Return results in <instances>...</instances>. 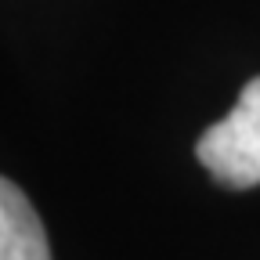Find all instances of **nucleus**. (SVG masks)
Returning a JSON list of instances; mask_svg holds the SVG:
<instances>
[{
	"label": "nucleus",
	"mask_w": 260,
	"mask_h": 260,
	"mask_svg": "<svg viewBox=\"0 0 260 260\" xmlns=\"http://www.w3.org/2000/svg\"><path fill=\"white\" fill-rule=\"evenodd\" d=\"M195 155L224 188H256L260 184V76H253L235 109L220 123L203 130Z\"/></svg>",
	"instance_id": "f257e3e1"
},
{
	"label": "nucleus",
	"mask_w": 260,
	"mask_h": 260,
	"mask_svg": "<svg viewBox=\"0 0 260 260\" xmlns=\"http://www.w3.org/2000/svg\"><path fill=\"white\" fill-rule=\"evenodd\" d=\"M0 260H51L37 210L8 177H0Z\"/></svg>",
	"instance_id": "f03ea898"
}]
</instances>
